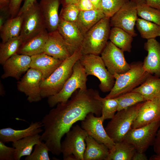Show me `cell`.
Wrapping results in <instances>:
<instances>
[{
    "instance_id": "5b68a950",
    "label": "cell",
    "mask_w": 160,
    "mask_h": 160,
    "mask_svg": "<svg viewBox=\"0 0 160 160\" xmlns=\"http://www.w3.org/2000/svg\"><path fill=\"white\" fill-rule=\"evenodd\" d=\"M144 102L117 111L108 123L105 129L108 136L115 143L124 140L125 136L131 128Z\"/></svg>"
},
{
    "instance_id": "2e32d148",
    "label": "cell",
    "mask_w": 160,
    "mask_h": 160,
    "mask_svg": "<svg viewBox=\"0 0 160 160\" xmlns=\"http://www.w3.org/2000/svg\"><path fill=\"white\" fill-rule=\"evenodd\" d=\"M31 56L16 53L8 59L3 65L4 73L1 77H12L19 80L22 75L30 68Z\"/></svg>"
},
{
    "instance_id": "d590c367",
    "label": "cell",
    "mask_w": 160,
    "mask_h": 160,
    "mask_svg": "<svg viewBox=\"0 0 160 160\" xmlns=\"http://www.w3.org/2000/svg\"><path fill=\"white\" fill-rule=\"evenodd\" d=\"M130 0H102L101 8L105 17L110 18Z\"/></svg>"
},
{
    "instance_id": "d6986e66",
    "label": "cell",
    "mask_w": 160,
    "mask_h": 160,
    "mask_svg": "<svg viewBox=\"0 0 160 160\" xmlns=\"http://www.w3.org/2000/svg\"><path fill=\"white\" fill-rule=\"evenodd\" d=\"M148 54L143 62V68L148 73L160 77V43L156 39L147 40L144 45Z\"/></svg>"
},
{
    "instance_id": "ba28073f",
    "label": "cell",
    "mask_w": 160,
    "mask_h": 160,
    "mask_svg": "<svg viewBox=\"0 0 160 160\" xmlns=\"http://www.w3.org/2000/svg\"><path fill=\"white\" fill-rule=\"evenodd\" d=\"M21 15L23 20L20 36L23 43L47 30L44 18L37 1Z\"/></svg>"
},
{
    "instance_id": "52a82bcc",
    "label": "cell",
    "mask_w": 160,
    "mask_h": 160,
    "mask_svg": "<svg viewBox=\"0 0 160 160\" xmlns=\"http://www.w3.org/2000/svg\"><path fill=\"white\" fill-rule=\"evenodd\" d=\"M79 60L87 76H95L100 80V90L103 92H110L115 80L107 69L101 57L92 54L83 55Z\"/></svg>"
},
{
    "instance_id": "f1b7e54d",
    "label": "cell",
    "mask_w": 160,
    "mask_h": 160,
    "mask_svg": "<svg viewBox=\"0 0 160 160\" xmlns=\"http://www.w3.org/2000/svg\"><path fill=\"white\" fill-rule=\"evenodd\" d=\"M136 151L132 145L124 140L116 143L109 150L106 160H132Z\"/></svg>"
},
{
    "instance_id": "4dcf8cb0",
    "label": "cell",
    "mask_w": 160,
    "mask_h": 160,
    "mask_svg": "<svg viewBox=\"0 0 160 160\" xmlns=\"http://www.w3.org/2000/svg\"><path fill=\"white\" fill-rule=\"evenodd\" d=\"M136 26L141 37L147 40L160 37V26L142 18H137Z\"/></svg>"
},
{
    "instance_id": "c3c4849f",
    "label": "cell",
    "mask_w": 160,
    "mask_h": 160,
    "mask_svg": "<svg viewBox=\"0 0 160 160\" xmlns=\"http://www.w3.org/2000/svg\"><path fill=\"white\" fill-rule=\"evenodd\" d=\"M79 0H62L61 4L63 7L68 4H77Z\"/></svg>"
},
{
    "instance_id": "f6af8a7d",
    "label": "cell",
    "mask_w": 160,
    "mask_h": 160,
    "mask_svg": "<svg viewBox=\"0 0 160 160\" xmlns=\"http://www.w3.org/2000/svg\"><path fill=\"white\" fill-rule=\"evenodd\" d=\"M148 160L147 156L144 153L136 151L134 154L132 160Z\"/></svg>"
},
{
    "instance_id": "30bf717a",
    "label": "cell",
    "mask_w": 160,
    "mask_h": 160,
    "mask_svg": "<svg viewBox=\"0 0 160 160\" xmlns=\"http://www.w3.org/2000/svg\"><path fill=\"white\" fill-rule=\"evenodd\" d=\"M160 127V121L137 128H131L125 136L124 140L132 145L136 151L144 153L153 145Z\"/></svg>"
},
{
    "instance_id": "74e56055",
    "label": "cell",
    "mask_w": 160,
    "mask_h": 160,
    "mask_svg": "<svg viewBox=\"0 0 160 160\" xmlns=\"http://www.w3.org/2000/svg\"><path fill=\"white\" fill-rule=\"evenodd\" d=\"M32 153L26 156L25 160H49L48 152L49 150L44 142L36 145Z\"/></svg>"
},
{
    "instance_id": "836d02e7",
    "label": "cell",
    "mask_w": 160,
    "mask_h": 160,
    "mask_svg": "<svg viewBox=\"0 0 160 160\" xmlns=\"http://www.w3.org/2000/svg\"><path fill=\"white\" fill-rule=\"evenodd\" d=\"M137 15L141 18L160 26V10L146 4L137 5Z\"/></svg>"
},
{
    "instance_id": "484cf974",
    "label": "cell",
    "mask_w": 160,
    "mask_h": 160,
    "mask_svg": "<svg viewBox=\"0 0 160 160\" xmlns=\"http://www.w3.org/2000/svg\"><path fill=\"white\" fill-rule=\"evenodd\" d=\"M105 17L101 9L80 11L75 23L84 35L92 27Z\"/></svg>"
},
{
    "instance_id": "7a4b0ae2",
    "label": "cell",
    "mask_w": 160,
    "mask_h": 160,
    "mask_svg": "<svg viewBox=\"0 0 160 160\" xmlns=\"http://www.w3.org/2000/svg\"><path fill=\"white\" fill-rule=\"evenodd\" d=\"M81 55L80 48L63 60L49 77L41 81L40 87L42 98H48L60 92L71 75L74 64Z\"/></svg>"
},
{
    "instance_id": "60d3db41",
    "label": "cell",
    "mask_w": 160,
    "mask_h": 160,
    "mask_svg": "<svg viewBox=\"0 0 160 160\" xmlns=\"http://www.w3.org/2000/svg\"><path fill=\"white\" fill-rule=\"evenodd\" d=\"M77 4L80 11L95 9L90 0H79Z\"/></svg>"
},
{
    "instance_id": "f907efd6",
    "label": "cell",
    "mask_w": 160,
    "mask_h": 160,
    "mask_svg": "<svg viewBox=\"0 0 160 160\" xmlns=\"http://www.w3.org/2000/svg\"><path fill=\"white\" fill-rule=\"evenodd\" d=\"M150 160H160V156H158L156 154L151 156L150 158Z\"/></svg>"
},
{
    "instance_id": "8992f818",
    "label": "cell",
    "mask_w": 160,
    "mask_h": 160,
    "mask_svg": "<svg viewBox=\"0 0 160 160\" xmlns=\"http://www.w3.org/2000/svg\"><path fill=\"white\" fill-rule=\"evenodd\" d=\"M87 76L79 60L74 64L72 73L61 89L57 94L48 97L47 103L53 108L60 103H66L73 93L78 89H87Z\"/></svg>"
},
{
    "instance_id": "f546056e",
    "label": "cell",
    "mask_w": 160,
    "mask_h": 160,
    "mask_svg": "<svg viewBox=\"0 0 160 160\" xmlns=\"http://www.w3.org/2000/svg\"><path fill=\"white\" fill-rule=\"evenodd\" d=\"M109 39L116 46L124 52H130L133 37L120 28L113 27L110 29Z\"/></svg>"
},
{
    "instance_id": "8fae6325",
    "label": "cell",
    "mask_w": 160,
    "mask_h": 160,
    "mask_svg": "<svg viewBox=\"0 0 160 160\" xmlns=\"http://www.w3.org/2000/svg\"><path fill=\"white\" fill-rule=\"evenodd\" d=\"M137 4L129 1L110 18L111 27L120 28L133 37L137 36L135 30L138 18Z\"/></svg>"
},
{
    "instance_id": "e0dca14e",
    "label": "cell",
    "mask_w": 160,
    "mask_h": 160,
    "mask_svg": "<svg viewBox=\"0 0 160 160\" xmlns=\"http://www.w3.org/2000/svg\"><path fill=\"white\" fill-rule=\"evenodd\" d=\"M57 30L67 44L72 55L81 47L84 35L75 23L60 19Z\"/></svg>"
},
{
    "instance_id": "e575fe53",
    "label": "cell",
    "mask_w": 160,
    "mask_h": 160,
    "mask_svg": "<svg viewBox=\"0 0 160 160\" xmlns=\"http://www.w3.org/2000/svg\"><path fill=\"white\" fill-rule=\"evenodd\" d=\"M101 116L104 121L111 119L117 111L118 105L116 97L106 98L101 97Z\"/></svg>"
},
{
    "instance_id": "83f0119b",
    "label": "cell",
    "mask_w": 160,
    "mask_h": 160,
    "mask_svg": "<svg viewBox=\"0 0 160 160\" xmlns=\"http://www.w3.org/2000/svg\"><path fill=\"white\" fill-rule=\"evenodd\" d=\"M23 18L21 15L9 18L0 28L2 42L20 36L22 26Z\"/></svg>"
},
{
    "instance_id": "4fadbf2b",
    "label": "cell",
    "mask_w": 160,
    "mask_h": 160,
    "mask_svg": "<svg viewBox=\"0 0 160 160\" xmlns=\"http://www.w3.org/2000/svg\"><path fill=\"white\" fill-rule=\"evenodd\" d=\"M42 79L40 71L30 68L17 82L18 90L26 95L29 103L37 102L41 100L40 84Z\"/></svg>"
},
{
    "instance_id": "ac0fdd59",
    "label": "cell",
    "mask_w": 160,
    "mask_h": 160,
    "mask_svg": "<svg viewBox=\"0 0 160 160\" xmlns=\"http://www.w3.org/2000/svg\"><path fill=\"white\" fill-rule=\"evenodd\" d=\"M43 53L61 60H64L72 55L68 46L57 30L48 32Z\"/></svg>"
},
{
    "instance_id": "ee69618b",
    "label": "cell",
    "mask_w": 160,
    "mask_h": 160,
    "mask_svg": "<svg viewBox=\"0 0 160 160\" xmlns=\"http://www.w3.org/2000/svg\"><path fill=\"white\" fill-rule=\"evenodd\" d=\"M146 4L152 7L160 10V0H145Z\"/></svg>"
},
{
    "instance_id": "f35d334b",
    "label": "cell",
    "mask_w": 160,
    "mask_h": 160,
    "mask_svg": "<svg viewBox=\"0 0 160 160\" xmlns=\"http://www.w3.org/2000/svg\"><path fill=\"white\" fill-rule=\"evenodd\" d=\"M4 143L0 140V160H14L15 148L7 146Z\"/></svg>"
},
{
    "instance_id": "5bb4252c",
    "label": "cell",
    "mask_w": 160,
    "mask_h": 160,
    "mask_svg": "<svg viewBox=\"0 0 160 160\" xmlns=\"http://www.w3.org/2000/svg\"><path fill=\"white\" fill-rule=\"evenodd\" d=\"M94 113H88L85 119L81 121V127L88 135L97 142L106 145L109 150L113 147L115 143L108 136L103 127L104 121L103 117L95 116Z\"/></svg>"
},
{
    "instance_id": "6da1fadb",
    "label": "cell",
    "mask_w": 160,
    "mask_h": 160,
    "mask_svg": "<svg viewBox=\"0 0 160 160\" xmlns=\"http://www.w3.org/2000/svg\"><path fill=\"white\" fill-rule=\"evenodd\" d=\"M101 97L96 89H78L70 100L58 103L43 117L41 121L44 130L41 139L53 154L59 156L62 153V138L74 124L84 120L90 113L97 117L101 116Z\"/></svg>"
},
{
    "instance_id": "1f68e13d",
    "label": "cell",
    "mask_w": 160,
    "mask_h": 160,
    "mask_svg": "<svg viewBox=\"0 0 160 160\" xmlns=\"http://www.w3.org/2000/svg\"><path fill=\"white\" fill-rule=\"evenodd\" d=\"M23 43L20 36L4 43L1 42L0 45V63L3 65L8 59L17 53Z\"/></svg>"
},
{
    "instance_id": "cb8c5ba5",
    "label": "cell",
    "mask_w": 160,
    "mask_h": 160,
    "mask_svg": "<svg viewBox=\"0 0 160 160\" xmlns=\"http://www.w3.org/2000/svg\"><path fill=\"white\" fill-rule=\"evenodd\" d=\"M86 148L84 160H106L109 150L102 143H100L89 135L85 140Z\"/></svg>"
},
{
    "instance_id": "3957f363",
    "label": "cell",
    "mask_w": 160,
    "mask_h": 160,
    "mask_svg": "<svg viewBox=\"0 0 160 160\" xmlns=\"http://www.w3.org/2000/svg\"><path fill=\"white\" fill-rule=\"evenodd\" d=\"M130 65V68L127 71L113 75L115 80L114 85L105 98H115L131 92L143 83L151 74L144 70L143 62H133Z\"/></svg>"
},
{
    "instance_id": "7dc6e473",
    "label": "cell",
    "mask_w": 160,
    "mask_h": 160,
    "mask_svg": "<svg viewBox=\"0 0 160 160\" xmlns=\"http://www.w3.org/2000/svg\"><path fill=\"white\" fill-rule=\"evenodd\" d=\"M96 9H101L102 0H90Z\"/></svg>"
},
{
    "instance_id": "277c9868",
    "label": "cell",
    "mask_w": 160,
    "mask_h": 160,
    "mask_svg": "<svg viewBox=\"0 0 160 160\" xmlns=\"http://www.w3.org/2000/svg\"><path fill=\"white\" fill-rule=\"evenodd\" d=\"M111 27L110 18L105 17L89 29L84 35L82 55L101 54L109 39Z\"/></svg>"
},
{
    "instance_id": "7bdbcfd3",
    "label": "cell",
    "mask_w": 160,
    "mask_h": 160,
    "mask_svg": "<svg viewBox=\"0 0 160 160\" xmlns=\"http://www.w3.org/2000/svg\"><path fill=\"white\" fill-rule=\"evenodd\" d=\"M36 1V0H25L23 4L20 8L18 15L22 14Z\"/></svg>"
},
{
    "instance_id": "d6a6232c",
    "label": "cell",
    "mask_w": 160,
    "mask_h": 160,
    "mask_svg": "<svg viewBox=\"0 0 160 160\" xmlns=\"http://www.w3.org/2000/svg\"><path fill=\"white\" fill-rule=\"evenodd\" d=\"M118 105L117 111L127 108L139 103L146 101L140 93L131 91L116 97Z\"/></svg>"
},
{
    "instance_id": "44dd1931",
    "label": "cell",
    "mask_w": 160,
    "mask_h": 160,
    "mask_svg": "<svg viewBox=\"0 0 160 160\" xmlns=\"http://www.w3.org/2000/svg\"><path fill=\"white\" fill-rule=\"evenodd\" d=\"M62 0H41L39 6L48 32L56 31L60 21L58 9Z\"/></svg>"
},
{
    "instance_id": "ab89813d",
    "label": "cell",
    "mask_w": 160,
    "mask_h": 160,
    "mask_svg": "<svg viewBox=\"0 0 160 160\" xmlns=\"http://www.w3.org/2000/svg\"><path fill=\"white\" fill-rule=\"evenodd\" d=\"M23 0H10L9 10L11 18L17 16L20 9L21 3Z\"/></svg>"
},
{
    "instance_id": "ffe728a7",
    "label": "cell",
    "mask_w": 160,
    "mask_h": 160,
    "mask_svg": "<svg viewBox=\"0 0 160 160\" xmlns=\"http://www.w3.org/2000/svg\"><path fill=\"white\" fill-rule=\"evenodd\" d=\"M43 127L41 121L32 122L27 128L16 130L11 127L0 129V140L4 143L13 142L24 137L39 134L42 132Z\"/></svg>"
},
{
    "instance_id": "7c38bea8",
    "label": "cell",
    "mask_w": 160,
    "mask_h": 160,
    "mask_svg": "<svg viewBox=\"0 0 160 160\" xmlns=\"http://www.w3.org/2000/svg\"><path fill=\"white\" fill-rule=\"evenodd\" d=\"M124 52L109 41L101 53V57L105 66L113 75L124 73L130 68V64L126 61Z\"/></svg>"
},
{
    "instance_id": "681fc988",
    "label": "cell",
    "mask_w": 160,
    "mask_h": 160,
    "mask_svg": "<svg viewBox=\"0 0 160 160\" xmlns=\"http://www.w3.org/2000/svg\"><path fill=\"white\" fill-rule=\"evenodd\" d=\"M136 3L137 5H141L146 4L145 0H130Z\"/></svg>"
},
{
    "instance_id": "b9f144b4",
    "label": "cell",
    "mask_w": 160,
    "mask_h": 160,
    "mask_svg": "<svg viewBox=\"0 0 160 160\" xmlns=\"http://www.w3.org/2000/svg\"><path fill=\"white\" fill-rule=\"evenodd\" d=\"M153 145L156 154L160 156V129L157 131Z\"/></svg>"
},
{
    "instance_id": "8d00e7d4",
    "label": "cell",
    "mask_w": 160,
    "mask_h": 160,
    "mask_svg": "<svg viewBox=\"0 0 160 160\" xmlns=\"http://www.w3.org/2000/svg\"><path fill=\"white\" fill-rule=\"evenodd\" d=\"M80 10L77 4H71L63 7L59 15L60 19L71 23H75Z\"/></svg>"
},
{
    "instance_id": "7402d4cb",
    "label": "cell",
    "mask_w": 160,
    "mask_h": 160,
    "mask_svg": "<svg viewBox=\"0 0 160 160\" xmlns=\"http://www.w3.org/2000/svg\"><path fill=\"white\" fill-rule=\"evenodd\" d=\"M31 58L30 68L36 69L41 73L42 80L49 77L63 61L43 53L31 56Z\"/></svg>"
},
{
    "instance_id": "9a60e30c",
    "label": "cell",
    "mask_w": 160,
    "mask_h": 160,
    "mask_svg": "<svg viewBox=\"0 0 160 160\" xmlns=\"http://www.w3.org/2000/svg\"><path fill=\"white\" fill-rule=\"evenodd\" d=\"M160 121V98L144 101L132 126L137 128Z\"/></svg>"
},
{
    "instance_id": "9c48e42d",
    "label": "cell",
    "mask_w": 160,
    "mask_h": 160,
    "mask_svg": "<svg viewBox=\"0 0 160 160\" xmlns=\"http://www.w3.org/2000/svg\"><path fill=\"white\" fill-rule=\"evenodd\" d=\"M88 135L86 131L79 125L72 127L61 143L63 159L65 160L68 156L73 155L76 160H84L86 148L85 140Z\"/></svg>"
},
{
    "instance_id": "d4e9b609",
    "label": "cell",
    "mask_w": 160,
    "mask_h": 160,
    "mask_svg": "<svg viewBox=\"0 0 160 160\" xmlns=\"http://www.w3.org/2000/svg\"><path fill=\"white\" fill-rule=\"evenodd\" d=\"M48 33L47 31L46 30L23 43L17 54L31 56L43 53L48 38Z\"/></svg>"
},
{
    "instance_id": "4316f807",
    "label": "cell",
    "mask_w": 160,
    "mask_h": 160,
    "mask_svg": "<svg viewBox=\"0 0 160 160\" xmlns=\"http://www.w3.org/2000/svg\"><path fill=\"white\" fill-rule=\"evenodd\" d=\"M39 134L26 137L12 142V145L15 149V160H20L23 156L31 154L33 147L42 141Z\"/></svg>"
},
{
    "instance_id": "603a6c76",
    "label": "cell",
    "mask_w": 160,
    "mask_h": 160,
    "mask_svg": "<svg viewBox=\"0 0 160 160\" xmlns=\"http://www.w3.org/2000/svg\"><path fill=\"white\" fill-rule=\"evenodd\" d=\"M132 92L142 95L145 101L160 98V77L150 74L141 85Z\"/></svg>"
},
{
    "instance_id": "bcb514c9",
    "label": "cell",
    "mask_w": 160,
    "mask_h": 160,
    "mask_svg": "<svg viewBox=\"0 0 160 160\" xmlns=\"http://www.w3.org/2000/svg\"><path fill=\"white\" fill-rule=\"evenodd\" d=\"M10 0H0V10L9 9Z\"/></svg>"
}]
</instances>
